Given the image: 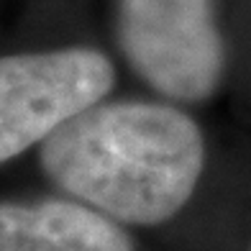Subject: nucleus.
Returning <instances> with one entry per match:
<instances>
[{
    "instance_id": "obj_1",
    "label": "nucleus",
    "mask_w": 251,
    "mask_h": 251,
    "mask_svg": "<svg viewBox=\"0 0 251 251\" xmlns=\"http://www.w3.org/2000/svg\"><path fill=\"white\" fill-rule=\"evenodd\" d=\"M202 162L195 121L144 100H100L41 144V164L62 190L136 226L172 218L190 200Z\"/></svg>"
},
{
    "instance_id": "obj_3",
    "label": "nucleus",
    "mask_w": 251,
    "mask_h": 251,
    "mask_svg": "<svg viewBox=\"0 0 251 251\" xmlns=\"http://www.w3.org/2000/svg\"><path fill=\"white\" fill-rule=\"evenodd\" d=\"M118 39L131 67L167 98L202 100L221 79L213 0H118Z\"/></svg>"
},
{
    "instance_id": "obj_4",
    "label": "nucleus",
    "mask_w": 251,
    "mask_h": 251,
    "mask_svg": "<svg viewBox=\"0 0 251 251\" xmlns=\"http://www.w3.org/2000/svg\"><path fill=\"white\" fill-rule=\"evenodd\" d=\"M0 251H133L105 213L72 200L0 202Z\"/></svg>"
},
{
    "instance_id": "obj_2",
    "label": "nucleus",
    "mask_w": 251,
    "mask_h": 251,
    "mask_svg": "<svg viewBox=\"0 0 251 251\" xmlns=\"http://www.w3.org/2000/svg\"><path fill=\"white\" fill-rule=\"evenodd\" d=\"M113 82L110 59L87 47L0 56V164L44 144Z\"/></svg>"
}]
</instances>
